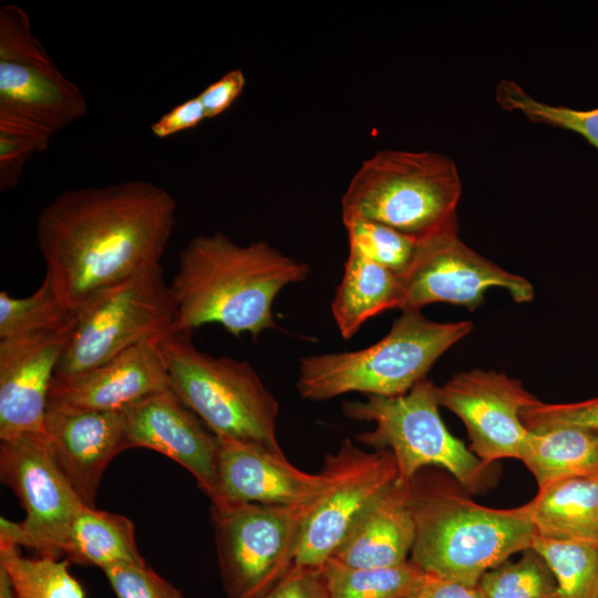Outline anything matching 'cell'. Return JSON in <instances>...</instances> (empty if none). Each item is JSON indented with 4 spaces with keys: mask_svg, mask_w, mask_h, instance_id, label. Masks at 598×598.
Returning <instances> with one entry per match:
<instances>
[{
    "mask_svg": "<svg viewBox=\"0 0 598 598\" xmlns=\"http://www.w3.org/2000/svg\"><path fill=\"white\" fill-rule=\"evenodd\" d=\"M207 118L205 109L198 96L171 109L151 126V131L157 138H167L179 132L193 128Z\"/></svg>",
    "mask_w": 598,
    "mask_h": 598,
    "instance_id": "37",
    "label": "cell"
},
{
    "mask_svg": "<svg viewBox=\"0 0 598 598\" xmlns=\"http://www.w3.org/2000/svg\"><path fill=\"white\" fill-rule=\"evenodd\" d=\"M219 498L212 504L306 505L326 487L322 473L311 474L283 455L259 445L218 437Z\"/></svg>",
    "mask_w": 598,
    "mask_h": 598,
    "instance_id": "19",
    "label": "cell"
},
{
    "mask_svg": "<svg viewBox=\"0 0 598 598\" xmlns=\"http://www.w3.org/2000/svg\"><path fill=\"white\" fill-rule=\"evenodd\" d=\"M318 499L293 506L212 504L217 560L228 598H264L289 573L305 520Z\"/></svg>",
    "mask_w": 598,
    "mask_h": 598,
    "instance_id": "9",
    "label": "cell"
},
{
    "mask_svg": "<svg viewBox=\"0 0 598 598\" xmlns=\"http://www.w3.org/2000/svg\"><path fill=\"white\" fill-rule=\"evenodd\" d=\"M74 324L0 340V440L44 431L51 382Z\"/></svg>",
    "mask_w": 598,
    "mask_h": 598,
    "instance_id": "16",
    "label": "cell"
},
{
    "mask_svg": "<svg viewBox=\"0 0 598 598\" xmlns=\"http://www.w3.org/2000/svg\"><path fill=\"white\" fill-rule=\"evenodd\" d=\"M520 461L538 488L550 483L598 474V434L573 426L530 431Z\"/></svg>",
    "mask_w": 598,
    "mask_h": 598,
    "instance_id": "24",
    "label": "cell"
},
{
    "mask_svg": "<svg viewBox=\"0 0 598 598\" xmlns=\"http://www.w3.org/2000/svg\"><path fill=\"white\" fill-rule=\"evenodd\" d=\"M172 390L158 341L138 343L92 369L52 379L48 402L85 410L123 411Z\"/></svg>",
    "mask_w": 598,
    "mask_h": 598,
    "instance_id": "18",
    "label": "cell"
},
{
    "mask_svg": "<svg viewBox=\"0 0 598 598\" xmlns=\"http://www.w3.org/2000/svg\"><path fill=\"white\" fill-rule=\"evenodd\" d=\"M87 112L84 94L52 61L34 35L27 12L0 8V120L51 135Z\"/></svg>",
    "mask_w": 598,
    "mask_h": 598,
    "instance_id": "10",
    "label": "cell"
},
{
    "mask_svg": "<svg viewBox=\"0 0 598 598\" xmlns=\"http://www.w3.org/2000/svg\"><path fill=\"white\" fill-rule=\"evenodd\" d=\"M528 505L537 535L557 540L598 542V474L539 487Z\"/></svg>",
    "mask_w": 598,
    "mask_h": 598,
    "instance_id": "22",
    "label": "cell"
},
{
    "mask_svg": "<svg viewBox=\"0 0 598 598\" xmlns=\"http://www.w3.org/2000/svg\"><path fill=\"white\" fill-rule=\"evenodd\" d=\"M0 476L25 511L21 523L0 518V544L27 546L56 557L85 504L56 465L44 432L0 440Z\"/></svg>",
    "mask_w": 598,
    "mask_h": 598,
    "instance_id": "11",
    "label": "cell"
},
{
    "mask_svg": "<svg viewBox=\"0 0 598 598\" xmlns=\"http://www.w3.org/2000/svg\"><path fill=\"white\" fill-rule=\"evenodd\" d=\"M439 408L436 385L426 379L401 395H368L342 405L348 417L374 424L357 439L373 450L392 452L398 481L410 483L422 468L433 466L446 471L467 493L480 492L489 466L450 433Z\"/></svg>",
    "mask_w": 598,
    "mask_h": 598,
    "instance_id": "7",
    "label": "cell"
},
{
    "mask_svg": "<svg viewBox=\"0 0 598 598\" xmlns=\"http://www.w3.org/2000/svg\"><path fill=\"white\" fill-rule=\"evenodd\" d=\"M413 598H483L480 588L426 574L421 589Z\"/></svg>",
    "mask_w": 598,
    "mask_h": 598,
    "instance_id": "38",
    "label": "cell"
},
{
    "mask_svg": "<svg viewBox=\"0 0 598 598\" xmlns=\"http://www.w3.org/2000/svg\"><path fill=\"white\" fill-rule=\"evenodd\" d=\"M177 204L148 181L68 189L41 209L37 240L59 301L79 310L101 290L159 265Z\"/></svg>",
    "mask_w": 598,
    "mask_h": 598,
    "instance_id": "1",
    "label": "cell"
},
{
    "mask_svg": "<svg viewBox=\"0 0 598 598\" xmlns=\"http://www.w3.org/2000/svg\"><path fill=\"white\" fill-rule=\"evenodd\" d=\"M472 328L471 321L436 322L421 310L402 311L388 334L368 348L301 358L297 391L312 401L349 392L404 394Z\"/></svg>",
    "mask_w": 598,
    "mask_h": 598,
    "instance_id": "4",
    "label": "cell"
},
{
    "mask_svg": "<svg viewBox=\"0 0 598 598\" xmlns=\"http://www.w3.org/2000/svg\"><path fill=\"white\" fill-rule=\"evenodd\" d=\"M522 421L529 431L573 426L598 434V398L571 403H544L539 400L523 410Z\"/></svg>",
    "mask_w": 598,
    "mask_h": 598,
    "instance_id": "33",
    "label": "cell"
},
{
    "mask_svg": "<svg viewBox=\"0 0 598 598\" xmlns=\"http://www.w3.org/2000/svg\"><path fill=\"white\" fill-rule=\"evenodd\" d=\"M116 598H184L183 592L147 564H120L103 569Z\"/></svg>",
    "mask_w": 598,
    "mask_h": 598,
    "instance_id": "34",
    "label": "cell"
},
{
    "mask_svg": "<svg viewBox=\"0 0 598 598\" xmlns=\"http://www.w3.org/2000/svg\"><path fill=\"white\" fill-rule=\"evenodd\" d=\"M0 598H17L7 571L0 566Z\"/></svg>",
    "mask_w": 598,
    "mask_h": 598,
    "instance_id": "39",
    "label": "cell"
},
{
    "mask_svg": "<svg viewBox=\"0 0 598 598\" xmlns=\"http://www.w3.org/2000/svg\"><path fill=\"white\" fill-rule=\"evenodd\" d=\"M495 100L505 111L522 113L530 122L575 132L598 148V107L588 111L551 105L536 100L513 80L503 79Z\"/></svg>",
    "mask_w": 598,
    "mask_h": 598,
    "instance_id": "30",
    "label": "cell"
},
{
    "mask_svg": "<svg viewBox=\"0 0 598 598\" xmlns=\"http://www.w3.org/2000/svg\"><path fill=\"white\" fill-rule=\"evenodd\" d=\"M193 330L158 341L173 392L216 435L282 453L276 436L279 403L246 361L198 350Z\"/></svg>",
    "mask_w": 598,
    "mask_h": 598,
    "instance_id": "6",
    "label": "cell"
},
{
    "mask_svg": "<svg viewBox=\"0 0 598 598\" xmlns=\"http://www.w3.org/2000/svg\"><path fill=\"white\" fill-rule=\"evenodd\" d=\"M245 86L246 75L240 68H236L205 87L197 96L207 118L225 112L241 95Z\"/></svg>",
    "mask_w": 598,
    "mask_h": 598,
    "instance_id": "36",
    "label": "cell"
},
{
    "mask_svg": "<svg viewBox=\"0 0 598 598\" xmlns=\"http://www.w3.org/2000/svg\"><path fill=\"white\" fill-rule=\"evenodd\" d=\"M440 406L458 416L471 441L470 450L487 466L504 458L519 460L530 431L524 409L539 400L523 383L502 372L474 369L436 385Z\"/></svg>",
    "mask_w": 598,
    "mask_h": 598,
    "instance_id": "14",
    "label": "cell"
},
{
    "mask_svg": "<svg viewBox=\"0 0 598 598\" xmlns=\"http://www.w3.org/2000/svg\"><path fill=\"white\" fill-rule=\"evenodd\" d=\"M401 277L398 309L421 310L433 302L477 308L493 287L508 291L514 301L529 302L534 287L474 251L458 237V225L420 240L408 271Z\"/></svg>",
    "mask_w": 598,
    "mask_h": 598,
    "instance_id": "13",
    "label": "cell"
},
{
    "mask_svg": "<svg viewBox=\"0 0 598 598\" xmlns=\"http://www.w3.org/2000/svg\"><path fill=\"white\" fill-rule=\"evenodd\" d=\"M309 272L266 241L239 245L223 233L198 235L181 251L169 285L176 308L172 332L217 323L234 336L257 337L275 327L277 295Z\"/></svg>",
    "mask_w": 598,
    "mask_h": 598,
    "instance_id": "2",
    "label": "cell"
},
{
    "mask_svg": "<svg viewBox=\"0 0 598 598\" xmlns=\"http://www.w3.org/2000/svg\"><path fill=\"white\" fill-rule=\"evenodd\" d=\"M74 321L75 312L59 301L47 276L28 297L0 293V340L58 331Z\"/></svg>",
    "mask_w": 598,
    "mask_h": 598,
    "instance_id": "28",
    "label": "cell"
},
{
    "mask_svg": "<svg viewBox=\"0 0 598 598\" xmlns=\"http://www.w3.org/2000/svg\"><path fill=\"white\" fill-rule=\"evenodd\" d=\"M326 487L305 520L295 565L322 568L361 513L398 480L389 450L363 451L344 439L321 470Z\"/></svg>",
    "mask_w": 598,
    "mask_h": 598,
    "instance_id": "12",
    "label": "cell"
},
{
    "mask_svg": "<svg viewBox=\"0 0 598 598\" xmlns=\"http://www.w3.org/2000/svg\"><path fill=\"white\" fill-rule=\"evenodd\" d=\"M53 135L18 122L0 120V190L14 188L25 164L45 151Z\"/></svg>",
    "mask_w": 598,
    "mask_h": 598,
    "instance_id": "32",
    "label": "cell"
},
{
    "mask_svg": "<svg viewBox=\"0 0 598 598\" xmlns=\"http://www.w3.org/2000/svg\"><path fill=\"white\" fill-rule=\"evenodd\" d=\"M460 173L431 151L381 150L354 173L341 198L342 221L381 223L420 240L458 225Z\"/></svg>",
    "mask_w": 598,
    "mask_h": 598,
    "instance_id": "5",
    "label": "cell"
},
{
    "mask_svg": "<svg viewBox=\"0 0 598 598\" xmlns=\"http://www.w3.org/2000/svg\"><path fill=\"white\" fill-rule=\"evenodd\" d=\"M422 468L410 482L415 538L410 560L425 574L476 586L484 573L532 546L528 503L491 508L454 478Z\"/></svg>",
    "mask_w": 598,
    "mask_h": 598,
    "instance_id": "3",
    "label": "cell"
},
{
    "mask_svg": "<svg viewBox=\"0 0 598 598\" xmlns=\"http://www.w3.org/2000/svg\"><path fill=\"white\" fill-rule=\"evenodd\" d=\"M126 447L159 452L186 468L215 503L219 498L217 435L173 392L147 396L123 410Z\"/></svg>",
    "mask_w": 598,
    "mask_h": 598,
    "instance_id": "15",
    "label": "cell"
},
{
    "mask_svg": "<svg viewBox=\"0 0 598 598\" xmlns=\"http://www.w3.org/2000/svg\"><path fill=\"white\" fill-rule=\"evenodd\" d=\"M17 548L0 544V566L17 598H86L82 585L70 573L69 559L23 557Z\"/></svg>",
    "mask_w": 598,
    "mask_h": 598,
    "instance_id": "27",
    "label": "cell"
},
{
    "mask_svg": "<svg viewBox=\"0 0 598 598\" xmlns=\"http://www.w3.org/2000/svg\"><path fill=\"white\" fill-rule=\"evenodd\" d=\"M321 571L330 598H413L426 578L410 559L393 567L355 568L329 558Z\"/></svg>",
    "mask_w": 598,
    "mask_h": 598,
    "instance_id": "25",
    "label": "cell"
},
{
    "mask_svg": "<svg viewBox=\"0 0 598 598\" xmlns=\"http://www.w3.org/2000/svg\"><path fill=\"white\" fill-rule=\"evenodd\" d=\"M264 598H330L321 568L293 565Z\"/></svg>",
    "mask_w": 598,
    "mask_h": 598,
    "instance_id": "35",
    "label": "cell"
},
{
    "mask_svg": "<svg viewBox=\"0 0 598 598\" xmlns=\"http://www.w3.org/2000/svg\"><path fill=\"white\" fill-rule=\"evenodd\" d=\"M343 225L349 246L399 276L408 271L416 255L420 239L373 220L354 219Z\"/></svg>",
    "mask_w": 598,
    "mask_h": 598,
    "instance_id": "31",
    "label": "cell"
},
{
    "mask_svg": "<svg viewBox=\"0 0 598 598\" xmlns=\"http://www.w3.org/2000/svg\"><path fill=\"white\" fill-rule=\"evenodd\" d=\"M401 277L349 246L331 311L342 338L350 339L370 318L398 309Z\"/></svg>",
    "mask_w": 598,
    "mask_h": 598,
    "instance_id": "21",
    "label": "cell"
},
{
    "mask_svg": "<svg viewBox=\"0 0 598 598\" xmlns=\"http://www.w3.org/2000/svg\"><path fill=\"white\" fill-rule=\"evenodd\" d=\"M477 587L483 598H555L557 590L551 570L532 547L519 560L507 559L484 573Z\"/></svg>",
    "mask_w": 598,
    "mask_h": 598,
    "instance_id": "29",
    "label": "cell"
},
{
    "mask_svg": "<svg viewBox=\"0 0 598 598\" xmlns=\"http://www.w3.org/2000/svg\"><path fill=\"white\" fill-rule=\"evenodd\" d=\"M415 538L410 483L394 481L361 513L331 559L355 568H383L409 560Z\"/></svg>",
    "mask_w": 598,
    "mask_h": 598,
    "instance_id": "20",
    "label": "cell"
},
{
    "mask_svg": "<svg viewBox=\"0 0 598 598\" xmlns=\"http://www.w3.org/2000/svg\"><path fill=\"white\" fill-rule=\"evenodd\" d=\"M176 308L161 265L148 267L94 295L75 311V324L55 375L100 365L145 341L172 332Z\"/></svg>",
    "mask_w": 598,
    "mask_h": 598,
    "instance_id": "8",
    "label": "cell"
},
{
    "mask_svg": "<svg viewBox=\"0 0 598 598\" xmlns=\"http://www.w3.org/2000/svg\"><path fill=\"white\" fill-rule=\"evenodd\" d=\"M43 432L61 472L81 501L94 507L105 468L127 450L123 411L85 410L48 402Z\"/></svg>",
    "mask_w": 598,
    "mask_h": 598,
    "instance_id": "17",
    "label": "cell"
},
{
    "mask_svg": "<svg viewBox=\"0 0 598 598\" xmlns=\"http://www.w3.org/2000/svg\"><path fill=\"white\" fill-rule=\"evenodd\" d=\"M60 553L81 566L102 570L120 564H145L134 524L126 516L83 506L72 520Z\"/></svg>",
    "mask_w": 598,
    "mask_h": 598,
    "instance_id": "23",
    "label": "cell"
},
{
    "mask_svg": "<svg viewBox=\"0 0 598 598\" xmlns=\"http://www.w3.org/2000/svg\"><path fill=\"white\" fill-rule=\"evenodd\" d=\"M530 547L556 579L555 598H598L597 540H557L536 534Z\"/></svg>",
    "mask_w": 598,
    "mask_h": 598,
    "instance_id": "26",
    "label": "cell"
}]
</instances>
